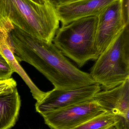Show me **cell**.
I'll return each instance as SVG.
<instances>
[{
	"instance_id": "obj_11",
	"label": "cell",
	"mask_w": 129,
	"mask_h": 129,
	"mask_svg": "<svg viewBox=\"0 0 129 129\" xmlns=\"http://www.w3.org/2000/svg\"><path fill=\"white\" fill-rule=\"evenodd\" d=\"M21 100L16 88L0 95V129H10L18 118Z\"/></svg>"
},
{
	"instance_id": "obj_7",
	"label": "cell",
	"mask_w": 129,
	"mask_h": 129,
	"mask_svg": "<svg viewBox=\"0 0 129 129\" xmlns=\"http://www.w3.org/2000/svg\"><path fill=\"white\" fill-rule=\"evenodd\" d=\"M97 17L95 46L99 56L129 23L123 17L120 0L109 5Z\"/></svg>"
},
{
	"instance_id": "obj_13",
	"label": "cell",
	"mask_w": 129,
	"mask_h": 129,
	"mask_svg": "<svg viewBox=\"0 0 129 129\" xmlns=\"http://www.w3.org/2000/svg\"><path fill=\"white\" fill-rule=\"evenodd\" d=\"M14 73L5 58L0 53V80L10 79Z\"/></svg>"
},
{
	"instance_id": "obj_2",
	"label": "cell",
	"mask_w": 129,
	"mask_h": 129,
	"mask_svg": "<svg viewBox=\"0 0 129 129\" xmlns=\"http://www.w3.org/2000/svg\"><path fill=\"white\" fill-rule=\"evenodd\" d=\"M5 22L48 42H53L60 22L55 7L51 2L0 0V24Z\"/></svg>"
},
{
	"instance_id": "obj_16",
	"label": "cell",
	"mask_w": 129,
	"mask_h": 129,
	"mask_svg": "<svg viewBox=\"0 0 129 129\" xmlns=\"http://www.w3.org/2000/svg\"><path fill=\"white\" fill-rule=\"evenodd\" d=\"M78 1L80 0H52L51 2L55 6H56L60 5L68 4Z\"/></svg>"
},
{
	"instance_id": "obj_17",
	"label": "cell",
	"mask_w": 129,
	"mask_h": 129,
	"mask_svg": "<svg viewBox=\"0 0 129 129\" xmlns=\"http://www.w3.org/2000/svg\"><path fill=\"white\" fill-rule=\"evenodd\" d=\"M36 3L40 4H44L51 2L52 0H32Z\"/></svg>"
},
{
	"instance_id": "obj_1",
	"label": "cell",
	"mask_w": 129,
	"mask_h": 129,
	"mask_svg": "<svg viewBox=\"0 0 129 129\" xmlns=\"http://www.w3.org/2000/svg\"><path fill=\"white\" fill-rule=\"evenodd\" d=\"M18 62L32 65L58 89H72L95 83L90 74L70 62L52 42L33 37L17 27L10 33Z\"/></svg>"
},
{
	"instance_id": "obj_10",
	"label": "cell",
	"mask_w": 129,
	"mask_h": 129,
	"mask_svg": "<svg viewBox=\"0 0 129 129\" xmlns=\"http://www.w3.org/2000/svg\"><path fill=\"white\" fill-rule=\"evenodd\" d=\"M0 53L5 58L14 72L19 75L28 86L33 98L36 101L41 99L46 92L40 90L32 81L16 59L10 39L6 37L0 32Z\"/></svg>"
},
{
	"instance_id": "obj_8",
	"label": "cell",
	"mask_w": 129,
	"mask_h": 129,
	"mask_svg": "<svg viewBox=\"0 0 129 129\" xmlns=\"http://www.w3.org/2000/svg\"><path fill=\"white\" fill-rule=\"evenodd\" d=\"M116 0H80L55 6L62 25L74 20L97 16L104 9Z\"/></svg>"
},
{
	"instance_id": "obj_4",
	"label": "cell",
	"mask_w": 129,
	"mask_h": 129,
	"mask_svg": "<svg viewBox=\"0 0 129 129\" xmlns=\"http://www.w3.org/2000/svg\"><path fill=\"white\" fill-rule=\"evenodd\" d=\"M89 74L103 90L129 79V24L99 55Z\"/></svg>"
},
{
	"instance_id": "obj_3",
	"label": "cell",
	"mask_w": 129,
	"mask_h": 129,
	"mask_svg": "<svg viewBox=\"0 0 129 129\" xmlns=\"http://www.w3.org/2000/svg\"><path fill=\"white\" fill-rule=\"evenodd\" d=\"M97 17H88L62 25L53 42L64 55L79 67L88 61L96 60L99 55L95 46Z\"/></svg>"
},
{
	"instance_id": "obj_15",
	"label": "cell",
	"mask_w": 129,
	"mask_h": 129,
	"mask_svg": "<svg viewBox=\"0 0 129 129\" xmlns=\"http://www.w3.org/2000/svg\"><path fill=\"white\" fill-rule=\"evenodd\" d=\"M123 15L125 21L129 23V0H120Z\"/></svg>"
},
{
	"instance_id": "obj_6",
	"label": "cell",
	"mask_w": 129,
	"mask_h": 129,
	"mask_svg": "<svg viewBox=\"0 0 129 129\" xmlns=\"http://www.w3.org/2000/svg\"><path fill=\"white\" fill-rule=\"evenodd\" d=\"M97 83L72 89L54 88L46 92L45 95L36 101V111L41 116L52 111L65 108L73 105L89 101L101 91Z\"/></svg>"
},
{
	"instance_id": "obj_5",
	"label": "cell",
	"mask_w": 129,
	"mask_h": 129,
	"mask_svg": "<svg viewBox=\"0 0 129 129\" xmlns=\"http://www.w3.org/2000/svg\"><path fill=\"white\" fill-rule=\"evenodd\" d=\"M106 112L92 99L42 116L50 129H73Z\"/></svg>"
},
{
	"instance_id": "obj_12",
	"label": "cell",
	"mask_w": 129,
	"mask_h": 129,
	"mask_svg": "<svg viewBox=\"0 0 129 129\" xmlns=\"http://www.w3.org/2000/svg\"><path fill=\"white\" fill-rule=\"evenodd\" d=\"M119 119V116L106 112L73 129H107L116 125Z\"/></svg>"
},
{
	"instance_id": "obj_9",
	"label": "cell",
	"mask_w": 129,
	"mask_h": 129,
	"mask_svg": "<svg viewBox=\"0 0 129 129\" xmlns=\"http://www.w3.org/2000/svg\"><path fill=\"white\" fill-rule=\"evenodd\" d=\"M93 99L107 113L129 116V79L113 88L100 91Z\"/></svg>"
},
{
	"instance_id": "obj_14",
	"label": "cell",
	"mask_w": 129,
	"mask_h": 129,
	"mask_svg": "<svg viewBox=\"0 0 129 129\" xmlns=\"http://www.w3.org/2000/svg\"><path fill=\"white\" fill-rule=\"evenodd\" d=\"M16 86V82L13 78L0 80V95L12 91Z\"/></svg>"
},
{
	"instance_id": "obj_18",
	"label": "cell",
	"mask_w": 129,
	"mask_h": 129,
	"mask_svg": "<svg viewBox=\"0 0 129 129\" xmlns=\"http://www.w3.org/2000/svg\"><path fill=\"white\" fill-rule=\"evenodd\" d=\"M107 129H119V128H118V127H117L116 124V125H114L111 126L110 128Z\"/></svg>"
}]
</instances>
